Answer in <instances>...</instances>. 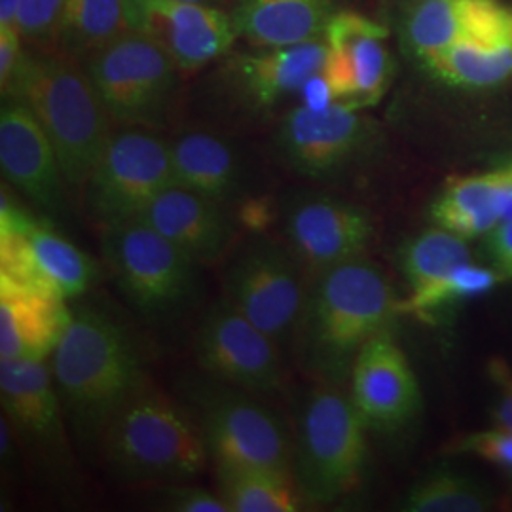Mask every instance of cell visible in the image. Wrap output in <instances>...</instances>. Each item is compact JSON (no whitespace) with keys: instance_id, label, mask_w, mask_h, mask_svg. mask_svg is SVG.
<instances>
[{"instance_id":"6da1fadb","label":"cell","mask_w":512,"mask_h":512,"mask_svg":"<svg viewBox=\"0 0 512 512\" xmlns=\"http://www.w3.org/2000/svg\"><path fill=\"white\" fill-rule=\"evenodd\" d=\"M50 368L67 421L86 448H99L110 420L147 384L131 336L93 308L73 311Z\"/></svg>"},{"instance_id":"7a4b0ae2","label":"cell","mask_w":512,"mask_h":512,"mask_svg":"<svg viewBox=\"0 0 512 512\" xmlns=\"http://www.w3.org/2000/svg\"><path fill=\"white\" fill-rule=\"evenodd\" d=\"M399 300L385 275L363 258L313 277L294 338L304 370L323 384H338L370 338L389 327Z\"/></svg>"},{"instance_id":"3957f363","label":"cell","mask_w":512,"mask_h":512,"mask_svg":"<svg viewBox=\"0 0 512 512\" xmlns=\"http://www.w3.org/2000/svg\"><path fill=\"white\" fill-rule=\"evenodd\" d=\"M8 97L37 116L54 143L67 186L82 192L112 135V118L86 67L59 50H27Z\"/></svg>"},{"instance_id":"277c9868","label":"cell","mask_w":512,"mask_h":512,"mask_svg":"<svg viewBox=\"0 0 512 512\" xmlns=\"http://www.w3.org/2000/svg\"><path fill=\"white\" fill-rule=\"evenodd\" d=\"M99 452L128 480L186 482L207 463L196 421L145 384L110 420Z\"/></svg>"},{"instance_id":"5b68a950","label":"cell","mask_w":512,"mask_h":512,"mask_svg":"<svg viewBox=\"0 0 512 512\" xmlns=\"http://www.w3.org/2000/svg\"><path fill=\"white\" fill-rule=\"evenodd\" d=\"M366 427L351 397L334 384L317 387L304 404L293 440V478L317 505L353 492L365 471Z\"/></svg>"},{"instance_id":"8992f818","label":"cell","mask_w":512,"mask_h":512,"mask_svg":"<svg viewBox=\"0 0 512 512\" xmlns=\"http://www.w3.org/2000/svg\"><path fill=\"white\" fill-rule=\"evenodd\" d=\"M194 421L209 459L222 469H262L293 475V439L266 404L234 385L198 387Z\"/></svg>"},{"instance_id":"52a82bcc","label":"cell","mask_w":512,"mask_h":512,"mask_svg":"<svg viewBox=\"0 0 512 512\" xmlns=\"http://www.w3.org/2000/svg\"><path fill=\"white\" fill-rule=\"evenodd\" d=\"M103 255L120 291L147 317H171L196 296L200 264L145 220L103 228Z\"/></svg>"},{"instance_id":"ba28073f","label":"cell","mask_w":512,"mask_h":512,"mask_svg":"<svg viewBox=\"0 0 512 512\" xmlns=\"http://www.w3.org/2000/svg\"><path fill=\"white\" fill-rule=\"evenodd\" d=\"M306 275L287 243L255 234L230 258L226 300L285 348L293 344L308 302Z\"/></svg>"},{"instance_id":"9c48e42d","label":"cell","mask_w":512,"mask_h":512,"mask_svg":"<svg viewBox=\"0 0 512 512\" xmlns=\"http://www.w3.org/2000/svg\"><path fill=\"white\" fill-rule=\"evenodd\" d=\"M84 67L112 122L148 129L164 124L179 67L152 38L129 31Z\"/></svg>"},{"instance_id":"30bf717a","label":"cell","mask_w":512,"mask_h":512,"mask_svg":"<svg viewBox=\"0 0 512 512\" xmlns=\"http://www.w3.org/2000/svg\"><path fill=\"white\" fill-rule=\"evenodd\" d=\"M173 184L177 183L169 143L148 128L122 126L112 131L82 194L92 219L107 228L139 219Z\"/></svg>"},{"instance_id":"8fae6325","label":"cell","mask_w":512,"mask_h":512,"mask_svg":"<svg viewBox=\"0 0 512 512\" xmlns=\"http://www.w3.org/2000/svg\"><path fill=\"white\" fill-rule=\"evenodd\" d=\"M0 275L69 302L92 287L95 264L69 239L14 202L2 188Z\"/></svg>"},{"instance_id":"7c38bea8","label":"cell","mask_w":512,"mask_h":512,"mask_svg":"<svg viewBox=\"0 0 512 512\" xmlns=\"http://www.w3.org/2000/svg\"><path fill=\"white\" fill-rule=\"evenodd\" d=\"M281 349L226 298L207 311L194 340L205 374L253 395H270L285 384Z\"/></svg>"},{"instance_id":"4fadbf2b","label":"cell","mask_w":512,"mask_h":512,"mask_svg":"<svg viewBox=\"0 0 512 512\" xmlns=\"http://www.w3.org/2000/svg\"><path fill=\"white\" fill-rule=\"evenodd\" d=\"M372 141V128L359 112L334 103L313 110H289L275 133L281 160L311 179H327L355 162Z\"/></svg>"},{"instance_id":"5bb4252c","label":"cell","mask_w":512,"mask_h":512,"mask_svg":"<svg viewBox=\"0 0 512 512\" xmlns=\"http://www.w3.org/2000/svg\"><path fill=\"white\" fill-rule=\"evenodd\" d=\"M131 31L164 48L179 71L194 73L230 54L238 35L228 12L186 0H126Z\"/></svg>"},{"instance_id":"9a60e30c","label":"cell","mask_w":512,"mask_h":512,"mask_svg":"<svg viewBox=\"0 0 512 512\" xmlns=\"http://www.w3.org/2000/svg\"><path fill=\"white\" fill-rule=\"evenodd\" d=\"M0 403L21 444L52 467L67 463L69 421L46 361H0Z\"/></svg>"},{"instance_id":"2e32d148","label":"cell","mask_w":512,"mask_h":512,"mask_svg":"<svg viewBox=\"0 0 512 512\" xmlns=\"http://www.w3.org/2000/svg\"><path fill=\"white\" fill-rule=\"evenodd\" d=\"M387 29L357 12H336L327 25L323 76L336 103L359 110L376 105L391 80Z\"/></svg>"},{"instance_id":"e0dca14e","label":"cell","mask_w":512,"mask_h":512,"mask_svg":"<svg viewBox=\"0 0 512 512\" xmlns=\"http://www.w3.org/2000/svg\"><path fill=\"white\" fill-rule=\"evenodd\" d=\"M372 232L368 213L330 196L296 198L285 215V243L313 277L361 258Z\"/></svg>"},{"instance_id":"ac0fdd59","label":"cell","mask_w":512,"mask_h":512,"mask_svg":"<svg viewBox=\"0 0 512 512\" xmlns=\"http://www.w3.org/2000/svg\"><path fill=\"white\" fill-rule=\"evenodd\" d=\"M0 167L4 181L40 211L63 215L69 186L54 143L31 109L14 97L4 99L0 109Z\"/></svg>"},{"instance_id":"d6986e66","label":"cell","mask_w":512,"mask_h":512,"mask_svg":"<svg viewBox=\"0 0 512 512\" xmlns=\"http://www.w3.org/2000/svg\"><path fill=\"white\" fill-rule=\"evenodd\" d=\"M349 384V397L368 429H401L420 408L418 378L389 330L359 349Z\"/></svg>"},{"instance_id":"ffe728a7","label":"cell","mask_w":512,"mask_h":512,"mask_svg":"<svg viewBox=\"0 0 512 512\" xmlns=\"http://www.w3.org/2000/svg\"><path fill=\"white\" fill-rule=\"evenodd\" d=\"M139 219L200 266L228 255L238 232V220L226 213L224 205L179 184L158 194Z\"/></svg>"},{"instance_id":"44dd1931","label":"cell","mask_w":512,"mask_h":512,"mask_svg":"<svg viewBox=\"0 0 512 512\" xmlns=\"http://www.w3.org/2000/svg\"><path fill=\"white\" fill-rule=\"evenodd\" d=\"M511 35L512 12L497 0H414L403 18L404 44L420 61L458 42Z\"/></svg>"},{"instance_id":"7402d4cb","label":"cell","mask_w":512,"mask_h":512,"mask_svg":"<svg viewBox=\"0 0 512 512\" xmlns=\"http://www.w3.org/2000/svg\"><path fill=\"white\" fill-rule=\"evenodd\" d=\"M67 300L0 275V359L46 361L71 323Z\"/></svg>"},{"instance_id":"603a6c76","label":"cell","mask_w":512,"mask_h":512,"mask_svg":"<svg viewBox=\"0 0 512 512\" xmlns=\"http://www.w3.org/2000/svg\"><path fill=\"white\" fill-rule=\"evenodd\" d=\"M327 54L329 44L319 38L298 46L232 55L228 69L249 103L270 109L298 95L310 78L321 73Z\"/></svg>"},{"instance_id":"cb8c5ba5","label":"cell","mask_w":512,"mask_h":512,"mask_svg":"<svg viewBox=\"0 0 512 512\" xmlns=\"http://www.w3.org/2000/svg\"><path fill=\"white\" fill-rule=\"evenodd\" d=\"M234 31L256 50L287 48L325 38L334 0H232Z\"/></svg>"},{"instance_id":"d4e9b609","label":"cell","mask_w":512,"mask_h":512,"mask_svg":"<svg viewBox=\"0 0 512 512\" xmlns=\"http://www.w3.org/2000/svg\"><path fill=\"white\" fill-rule=\"evenodd\" d=\"M431 219L467 239L486 236L501 220L512 219V164L452 179L433 203Z\"/></svg>"},{"instance_id":"484cf974","label":"cell","mask_w":512,"mask_h":512,"mask_svg":"<svg viewBox=\"0 0 512 512\" xmlns=\"http://www.w3.org/2000/svg\"><path fill=\"white\" fill-rule=\"evenodd\" d=\"M175 183L226 207L241 184L238 152L209 131H184L169 141Z\"/></svg>"},{"instance_id":"4316f807","label":"cell","mask_w":512,"mask_h":512,"mask_svg":"<svg viewBox=\"0 0 512 512\" xmlns=\"http://www.w3.org/2000/svg\"><path fill=\"white\" fill-rule=\"evenodd\" d=\"M129 31L126 0H65L54 38L59 52L86 61Z\"/></svg>"},{"instance_id":"83f0119b","label":"cell","mask_w":512,"mask_h":512,"mask_svg":"<svg viewBox=\"0 0 512 512\" xmlns=\"http://www.w3.org/2000/svg\"><path fill=\"white\" fill-rule=\"evenodd\" d=\"M421 63L450 86H497L512 74V35L458 42Z\"/></svg>"},{"instance_id":"f1b7e54d","label":"cell","mask_w":512,"mask_h":512,"mask_svg":"<svg viewBox=\"0 0 512 512\" xmlns=\"http://www.w3.org/2000/svg\"><path fill=\"white\" fill-rule=\"evenodd\" d=\"M220 497L230 512H294L300 492L293 475L262 469H222Z\"/></svg>"},{"instance_id":"f546056e","label":"cell","mask_w":512,"mask_h":512,"mask_svg":"<svg viewBox=\"0 0 512 512\" xmlns=\"http://www.w3.org/2000/svg\"><path fill=\"white\" fill-rule=\"evenodd\" d=\"M490 490L456 469H435L404 495L406 512H484L492 507Z\"/></svg>"},{"instance_id":"4dcf8cb0","label":"cell","mask_w":512,"mask_h":512,"mask_svg":"<svg viewBox=\"0 0 512 512\" xmlns=\"http://www.w3.org/2000/svg\"><path fill=\"white\" fill-rule=\"evenodd\" d=\"M471 260L469 239L435 224V228L421 232L404 245L401 270L412 293L439 281L442 275Z\"/></svg>"},{"instance_id":"1f68e13d","label":"cell","mask_w":512,"mask_h":512,"mask_svg":"<svg viewBox=\"0 0 512 512\" xmlns=\"http://www.w3.org/2000/svg\"><path fill=\"white\" fill-rule=\"evenodd\" d=\"M501 279L503 277L497 274L495 268L478 266L471 260L459 264L458 268L420 291H412L399 302V311L431 319L435 313L452 308L459 302L490 293Z\"/></svg>"},{"instance_id":"d6a6232c","label":"cell","mask_w":512,"mask_h":512,"mask_svg":"<svg viewBox=\"0 0 512 512\" xmlns=\"http://www.w3.org/2000/svg\"><path fill=\"white\" fill-rule=\"evenodd\" d=\"M65 0H21L18 29L27 42H48L55 35V27Z\"/></svg>"},{"instance_id":"836d02e7","label":"cell","mask_w":512,"mask_h":512,"mask_svg":"<svg viewBox=\"0 0 512 512\" xmlns=\"http://www.w3.org/2000/svg\"><path fill=\"white\" fill-rule=\"evenodd\" d=\"M459 450L475 454L512 473V433L503 427L495 425L492 429H484L465 437L459 444Z\"/></svg>"},{"instance_id":"e575fe53","label":"cell","mask_w":512,"mask_h":512,"mask_svg":"<svg viewBox=\"0 0 512 512\" xmlns=\"http://www.w3.org/2000/svg\"><path fill=\"white\" fill-rule=\"evenodd\" d=\"M27 50L18 29L0 27V92L6 99L16 84Z\"/></svg>"},{"instance_id":"d590c367","label":"cell","mask_w":512,"mask_h":512,"mask_svg":"<svg viewBox=\"0 0 512 512\" xmlns=\"http://www.w3.org/2000/svg\"><path fill=\"white\" fill-rule=\"evenodd\" d=\"M167 509L177 512H230L220 495L196 486L169 488L165 497Z\"/></svg>"},{"instance_id":"8d00e7d4","label":"cell","mask_w":512,"mask_h":512,"mask_svg":"<svg viewBox=\"0 0 512 512\" xmlns=\"http://www.w3.org/2000/svg\"><path fill=\"white\" fill-rule=\"evenodd\" d=\"M486 247L497 274L512 279V219L501 220L486 234Z\"/></svg>"},{"instance_id":"74e56055","label":"cell","mask_w":512,"mask_h":512,"mask_svg":"<svg viewBox=\"0 0 512 512\" xmlns=\"http://www.w3.org/2000/svg\"><path fill=\"white\" fill-rule=\"evenodd\" d=\"M298 95L302 99L300 105H304L308 109H327V107L336 103L334 93L330 90L329 82H327L323 73L315 74L313 78H310Z\"/></svg>"},{"instance_id":"f35d334b","label":"cell","mask_w":512,"mask_h":512,"mask_svg":"<svg viewBox=\"0 0 512 512\" xmlns=\"http://www.w3.org/2000/svg\"><path fill=\"white\" fill-rule=\"evenodd\" d=\"M272 219H274V213L270 209V202L266 200H249L241 203L238 217H236V220L245 224L255 234H262Z\"/></svg>"},{"instance_id":"ab89813d","label":"cell","mask_w":512,"mask_h":512,"mask_svg":"<svg viewBox=\"0 0 512 512\" xmlns=\"http://www.w3.org/2000/svg\"><path fill=\"white\" fill-rule=\"evenodd\" d=\"M19 6L21 0H0V27L18 29Z\"/></svg>"},{"instance_id":"60d3db41","label":"cell","mask_w":512,"mask_h":512,"mask_svg":"<svg viewBox=\"0 0 512 512\" xmlns=\"http://www.w3.org/2000/svg\"><path fill=\"white\" fill-rule=\"evenodd\" d=\"M494 421L497 427H503L512 433V393L495 406Z\"/></svg>"},{"instance_id":"b9f144b4","label":"cell","mask_w":512,"mask_h":512,"mask_svg":"<svg viewBox=\"0 0 512 512\" xmlns=\"http://www.w3.org/2000/svg\"><path fill=\"white\" fill-rule=\"evenodd\" d=\"M186 2H198V4H213L215 0H186Z\"/></svg>"},{"instance_id":"7bdbcfd3","label":"cell","mask_w":512,"mask_h":512,"mask_svg":"<svg viewBox=\"0 0 512 512\" xmlns=\"http://www.w3.org/2000/svg\"><path fill=\"white\" fill-rule=\"evenodd\" d=\"M511 393H512V382H511Z\"/></svg>"}]
</instances>
